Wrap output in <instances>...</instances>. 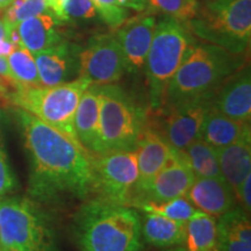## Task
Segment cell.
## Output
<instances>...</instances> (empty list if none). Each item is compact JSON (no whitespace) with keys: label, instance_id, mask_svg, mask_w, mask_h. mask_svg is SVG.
Returning a JSON list of instances; mask_svg holds the SVG:
<instances>
[{"label":"cell","instance_id":"32","mask_svg":"<svg viewBox=\"0 0 251 251\" xmlns=\"http://www.w3.org/2000/svg\"><path fill=\"white\" fill-rule=\"evenodd\" d=\"M17 188V179L11 170L4 150L0 148V199L12 193Z\"/></svg>","mask_w":251,"mask_h":251},{"label":"cell","instance_id":"19","mask_svg":"<svg viewBox=\"0 0 251 251\" xmlns=\"http://www.w3.org/2000/svg\"><path fill=\"white\" fill-rule=\"evenodd\" d=\"M216 152L222 178L237 194L241 184L251 175V130Z\"/></svg>","mask_w":251,"mask_h":251},{"label":"cell","instance_id":"25","mask_svg":"<svg viewBox=\"0 0 251 251\" xmlns=\"http://www.w3.org/2000/svg\"><path fill=\"white\" fill-rule=\"evenodd\" d=\"M12 78L18 86L37 87L41 85L39 71L34 55L25 47H17L7 56Z\"/></svg>","mask_w":251,"mask_h":251},{"label":"cell","instance_id":"26","mask_svg":"<svg viewBox=\"0 0 251 251\" xmlns=\"http://www.w3.org/2000/svg\"><path fill=\"white\" fill-rule=\"evenodd\" d=\"M218 237H228L251 244L250 218L242 207L235 206L216 220Z\"/></svg>","mask_w":251,"mask_h":251},{"label":"cell","instance_id":"21","mask_svg":"<svg viewBox=\"0 0 251 251\" xmlns=\"http://www.w3.org/2000/svg\"><path fill=\"white\" fill-rule=\"evenodd\" d=\"M250 129V122L230 119L209 107L200 130V139L215 149L234 143Z\"/></svg>","mask_w":251,"mask_h":251},{"label":"cell","instance_id":"20","mask_svg":"<svg viewBox=\"0 0 251 251\" xmlns=\"http://www.w3.org/2000/svg\"><path fill=\"white\" fill-rule=\"evenodd\" d=\"M59 24L57 19L50 13L39 14L20 21L17 25V29L21 45L33 55L58 45L64 41L58 30Z\"/></svg>","mask_w":251,"mask_h":251},{"label":"cell","instance_id":"23","mask_svg":"<svg viewBox=\"0 0 251 251\" xmlns=\"http://www.w3.org/2000/svg\"><path fill=\"white\" fill-rule=\"evenodd\" d=\"M186 251H219L216 218L198 211L186 222Z\"/></svg>","mask_w":251,"mask_h":251},{"label":"cell","instance_id":"13","mask_svg":"<svg viewBox=\"0 0 251 251\" xmlns=\"http://www.w3.org/2000/svg\"><path fill=\"white\" fill-rule=\"evenodd\" d=\"M80 47L62 41L51 48L34 55L41 85L56 86L79 77Z\"/></svg>","mask_w":251,"mask_h":251},{"label":"cell","instance_id":"5","mask_svg":"<svg viewBox=\"0 0 251 251\" xmlns=\"http://www.w3.org/2000/svg\"><path fill=\"white\" fill-rule=\"evenodd\" d=\"M196 43L190 29L175 19H164L156 25L144 63L153 111H161L169 81Z\"/></svg>","mask_w":251,"mask_h":251},{"label":"cell","instance_id":"39","mask_svg":"<svg viewBox=\"0 0 251 251\" xmlns=\"http://www.w3.org/2000/svg\"><path fill=\"white\" fill-rule=\"evenodd\" d=\"M0 251H21V250L17 249V248L7 247V248H0Z\"/></svg>","mask_w":251,"mask_h":251},{"label":"cell","instance_id":"7","mask_svg":"<svg viewBox=\"0 0 251 251\" xmlns=\"http://www.w3.org/2000/svg\"><path fill=\"white\" fill-rule=\"evenodd\" d=\"M89 86L90 84L81 78L56 86H18L12 99L23 111L62 131L80 146L75 130V114L84 91Z\"/></svg>","mask_w":251,"mask_h":251},{"label":"cell","instance_id":"22","mask_svg":"<svg viewBox=\"0 0 251 251\" xmlns=\"http://www.w3.org/2000/svg\"><path fill=\"white\" fill-rule=\"evenodd\" d=\"M142 221V237L157 248L184 246L186 240V222L176 221L165 216L146 213Z\"/></svg>","mask_w":251,"mask_h":251},{"label":"cell","instance_id":"37","mask_svg":"<svg viewBox=\"0 0 251 251\" xmlns=\"http://www.w3.org/2000/svg\"><path fill=\"white\" fill-rule=\"evenodd\" d=\"M13 1L14 0H0V9L7 7V6L11 5Z\"/></svg>","mask_w":251,"mask_h":251},{"label":"cell","instance_id":"18","mask_svg":"<svg viewBox=\"0 0 251 251\" xmlns=\"http://www.w3.org/2000/svg\"><path fill=\"white\" fill-rule=\"evenodd\" d=\"M75 130L80 146L90 155L99 153L100 90L90 85L84 91L75 114Z\"/></svg>","mask_w":251,"mask_h":251},{"label":"cell","instance_id":"15","mask_svg":"<svg viewBox=\"0 0 251 251\" xmlns=\"http://www.w3.org/2000/svg\"><path fill=\"white\" fill-rule=\"evenodd\" d=\"M185 197L198 211L214 218L236 206V194L222 177H196Z\"/></svg>","mask_w":251,"mask_h":251},{"label":"cell","instance_id":"36","mask_svg":"<svg viewBox=\"0 0 251 251\" xmlns=\"http://www.w3.org/2000/svg\"><path fill=\"white\" fill-rule=\"evenodd\" d=\"M15 49V47L12 45V42L7 39L0 40V56L7 57L12 51Z\"/></svg>","mask_w":251,"mask_h":251},{"label":"cell","instance_id":"35","mask_svg":"<svg viewBox=\"0 0 251 251\" xmlns=\"http://www.w3.org/2000/svg\"><path fill=\"white\" fill-rule=\"evenodd\" d=\"M2 86H13L15 89L18 87L9 71L7 58L0 56V87Z\"/></svg>","mask_w":251,"mask_h":251},{"label":"cell","instance_id":"40","mask_svg":"<svg viewBox=\"0 0 251 251\" xmlns=\"http://www.w3.org/2000/svg\"><path fill=\"white\" fill-rule=\"evenodd\" d=\"M199 1H200V0H199Z\"/></svg>","mask_w":251,"mask_h":251},{"label":"cell","instance_id":"28","mask_svg":"<svg viewBox=\"0 0 251 251\" xmlns=\"http://www.w3.org/2000/svg\"><path fill=\"white\" fill-rule=\"evenodd\" d=\"M136 208H140L144 213H155L180 222H187L198 212L185 196L161 203L143 202L137 205Z\"/></svg>","mask_w":251,"mask_h":251},{"label":"cell","instance_id":"11","mask_svg":"<svg viewBox=\"0 0 251 251\" xmlns=\"http://www.w3.org/2000/svg\"><path fill=\"white\" fill-rule=\"evenodd\" d=\"M196 176L185 152H177L172 161L157 172L148 183L134 191L130 206L143 202L161 203L186 196Z\"/></svg>","mask_w":251,"mask_h":251},{"label":"cell","instance_id":"30","mask_svg":"<svg viewBox=\"0 0 251 251\" xmlns=\"http://www.w3.org/2000/svg\"><path fill=\"white\" fill-rule=\"evenodd\" d=\"M149 4L179 23H188L197 13L199 0H149Z\"/></svg>","mask_w":251,"mask_h":251},{"label":"cell","instance_id":"4","mask_svg":"<svg viewBox=\"0 0 251 251\" xmlns=\"http://www.w3.org/2000/svg\"><path fill=\"white\" fill-rule=\"evenodd\" d=\"M186 27L207 43L243 55L251 41V0H200Z\"/></svg>","mask_w":251,"mask_h":251},{"label":"cell","instance_id":"3","mask_svg":"<svg viewBox=\"0 0 251 251\" xmlns=\"http://www.w3.org/2000/svg\"><path fill=\"white\" fill-rule=\"evenodd\" d=\"M243 65L242 55L212 43L197 42L169 81L161 109L166 112L212 99L224 81Z\"/></svg>","mask_w":251,"mask_h":251},{"label":"cell","instance_id":"8","mask_svg":"<svg viewBox=\"0 0 251 251\" xmlns=\"http://www.w3.org/2000/svg\"><path fill=\"white\" fill-rule=\"evenodd\" d=\"M61 251L49 216L23 198L0 199V248Z\"/></svg>","mask_w":251,"mask_h":251},{"label":"cell","instance_id":"34","mask_svg":"<svg viewBox=\"0 0 251 251\" xmlns=\"http://www.w3.org/2000/svg\"><path fill=\"white\" fill-rule=\"evenodd\" d=\"M236 198L242 203V208L249 213L251 209V175L248 176L238 188Z\"/></svg>","mask_w":251,"mask_h":251},{"label":"cell","instance_id":"31","mask_svg":"<svg viewBox=\"0 0 251 251\" xmlns=\"http://www.w3.org/2000/svg\"><path fill=\"white\" fill-rule=\"evenodd\" d=\"M96 11H98L100 17L111 27H120L126 23V19L128 17L127 8L121 7L117 5H102L93 4Z\"/></svg>","mask_w":251,"mask_h":251},{"label":"cell","instance_id":"33","mask_svg":"<svg viewBox=\"0 0 251 251\" xmlns=\"http://www.w3.org/2000/svg\"><path fill=\"white\" fill-rule=\"evenodd\" d=\"M219 251H251V244L228 237H218Z\"/></svg>","mask_w":251,"mask_h":251},{"label":"cell","instance_id":"17","mask_svg":"<svg viewBox=\"0 0 251 251\" xmlns=\"http://www.w3.org/2000/svg\"><path fill=\"white\" fill-rule=\"evenodd\" d=\"M136 152L139 179L134 191L148 183L157 172L161 171L175 158L178 151L169 146L161 133L147 127L137 143Z\"/></svg>","mask_w":251,"mask_h":251},{"label":"cell","instance_id":"9","mask_svg":"<svg viewBox=\"0 0 251 251\" xmlns=\"http://www.w3.org/2000/svg\"><path fill=\"white\" fill-rule=\"evenodd\" d=\"M94 191L111 201L129 205L139 179L136 150L90 155Z\"/></svg>","mask_w":251,"mask_h":251},{"label":"cell","instance_id":"27","mask_svg":"<svg viewBox=\"0 0 251 251\" xmlns=\"http://www.w3.org/2000/svg\"><path fill=\"white\" fill-rule=\"evenodd\" d=\"M46 2L49 13L59 23L86 20L97 14L92 0H46Z\"/></svg>","mask_w":251,"mask_h":251},{"label":"cell","instance_id":"38","mask_svg":"<svg viewBox=\"0 0 251 251\" xmlns=\"http://www.w3.org/2000/svg\"><path fill=\"white\" fill-rule=\"evenodd\" d=\"M165 251H186V248H185L184 246H178V247L171 248V249H168Z\"/></svg>","mask_w":251,"mask_h":251},{"label":"cell","instance_id":"14","mask_svg":"<svg viewBox=\"0 0 251 251\" xmlns=\"http://www.w3.org/2000/svg\"><path fill=\"white\" fill-rule=\"evenodd\" d=\"M211 107L234 120L250 122L251 75L249 67L243 65L224 81L212 97Z\"/></svg>","mask_w":251,"mask_h":251},{"label":"cell","instance_id":"16","mask_svg":"<svg viewBox=\"0 0 251 251\" xmlns=\"http://www.w3.org/2000/svg\"><path fill=\"white\" fill-rule=\"evenodd\" d=\"M155 28V18L142 17L128 21L119 29L117 37L125 56L126 70L139 72L144 68Z\"/></svg>","mask_w":251,"mask_h":251},{"label":"cell","instance_id":"2","mask_svg":"<svg viewBox=\"0 0 251 251\" xmlns=\"http://www.w3.org/2000/svg\"><path fill=\"white\" fill-rule=\"evenodd\" d=\"M74 231L80 251H143L139 212L101 197L79 207L74 215Z\"/></svg>","mask_w":251,"mask_h":251},{"label":"cell","instance_id":"6","mask_svg":"<svg viewBox=\"0 0 251 251\" xmlns=\"http://www.w3.org/2000/svg\"><path fill=\"white\" fill-rule=\"evenodd\" d=\"M99 90V153L136 150L141 135L147 128L146 113L115 84L101 85Z\"/></svg>","mask_w":251,"mask_h":251},{"label":"cell","instance_id":"12","mask_svg":"<svg viewBox=\"0 0 251 251\" xmlns=\"http://www.w3.org/2000/svg\"><path fill=\"white\" fill-rule=\"evenodd\" d=\"M211 107V99L188 103L164 112L163 136L169 146L178 152L200 137V130L207 111Z\"/></svg>","mask_w":251,"mask_h":251},{"label":"cell","instance_id":"29","mask_svg":"<svg viewBox=\"0 0 251 251\" xmlns=\"http://www.w3.org/2000/svg\"><path fill=\"white\" fill-rule=\"evenodd\" d=\"M45 13H49L46 0H14L6 9L2 20L9 26H17L20 21Z\"/></svg>","mask_w":251,"mask_h":251},{"label":"cell","instance_id":"24","mask_svg":"<svg viewBox=\"0 0 251 251\" xmlns=\"http://www.w3.org/2000/svg\"><path fill=\"white\" fill-rule=\"evenodd\" d=\"M184 152L196 177H222L216 149L200 137L193 141Z\"/></svg>","mask_w":251,"mask_h":251},{"label":"cell","instance_id":"1","mask_svg":"<svg viewBox=\"0 0 251 251\" xmlns=\"http://www.w3.org/2000/svg\"><path fill=\"white\" fill-rule=\"evenodd\" d=\"M30 164L29 193L45 203L87 200L94 192L90 153L30 113L18 111Z\"/></svg>","mask_w":251,"mask_h":251},{"label":"cell","instance_id":"10","mask_svg":"<svg viewBox=\"0 0 251 251\" xmlns=\"http://www.w3.org/2000/svg\"><path fill=\"white\" fill-rule=\"evenodd\" d=\"M79 77L90 85H108L121 79L126 71L125 56L117 35L101 34L91 37L79 49Z\"/></svg>","mask_w":251,"mask_h":251}]
</instances>
